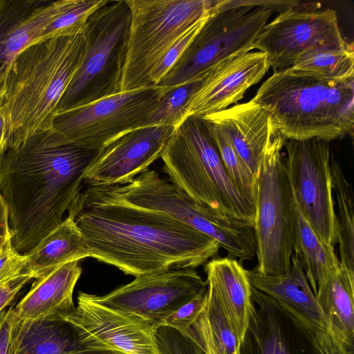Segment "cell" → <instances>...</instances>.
I'll use <instances>...</instances> for the list:
<instances>
[{"mask_svg": "<svg viewBox=\"0 0 354 354\" xmlns=\"http://www.w3.org/2000/svg\"><path fill=\"white\" fill-rule=\"evenodd\" d=\"M274 12L266 7L212 9L202 28L156 86H178L250 52Z\"/></svg>", "mask_w": 354, "mask_h": 354, "instance_id": "8fae6325", "label": "cell"}, {"mask_svg": "<svg viewBox=\"0 0 354 354\" xmlns=\"http://www.w3.org/2000/svg\"><path fill=\"white\" fill-rule=\"evenodd\" d=\"M207 286L215 292L240 343L253 310L247 270L236 259L213 258L205 264Z\"/></svg>", "mask_w": 354, "mask_h": 354, "instance_id": "cb8c5ba5", "label": "cell"}, {"mask_svg": "<svg viewBox=\"0 0 354 354\" xmlns=\"http://www.w3.org/2000/svg\"><path fill=\"white\" fill-rule=\"evenodd\" d=\"M212 71L178 86L164 88L162 100L145 127L167 125L176 127L180 124L186 118V108L189 99Z\"/></svg>", "mask_w": 354, "mask_h": 354, "instance_id": "1f68e13d", "label": "cell"}, {"mask_svg": "<svg viewBox=\"0 0 354 354\" xmlns=\"http://www.w3.org/2000/svg\"><path fill=\"white\" fill-rule=\"evenodd\" d=\"M205 122L230 177L238 189L256 206V178L223 131L216 125Z\"/></svg>", "mask_w": 354, "mask_h": 354, "instance_id": "4dcf8cb0", "label": "cell"}, {"mask_svg": "<svg viewBox=\"0 0 354 354\" xmlns=\"http://www.w3.org/2000/svg\"><path fill=\"white\" fill-rule=\"evenodd\" d=\"M86 189L104 198L165 214L211 237L230 257L239 254L250 238L247 223L221 216L195 203L155 170L148 169L124 185L87 187Z\"/></svg>", "mask_w": 354, "mask_h": 354, "instance_id": "30bf717a", "label": "cell"}, {"mask_svg": "<svg viewBox=\"0 0 354 354\" xmlns=\"http://www.w3.org/2000/svg\"><path fill=\"white\" fill-rule=\"evenodd\" d=\"M98 151L53 145L41 133L0 156V190L17 252L28 253L62 223Z\"/></svg>", "mask_w": 354, "mask_h": 354, "instance_id": "7a4b0ae2", "label": "cell"}, {"mask_svg": "<svg viewBox=\"0 0 354 354\" xmlns=\"http://www.w3.org/2000/svg\"><path fill=\"white\" fill-rule=\"evenodd\" d=\"M16 344V354H124L61 316L17 317Z\"/></svg>", "mask_w": 354, "mask_h": 354, "instance_id": "d6986e66", "label": "cell"}, {"mask_svg": "<svg viewBox=\"0 0 354 354\" xmlns=\"http://www.w3.org/2000/svg\"><path fill=\"white\" fill-rule=\"evenodd\" d=\"M286 139L279 132L266 148L257 177L254 234L261 274L281 275L290 268L295 201L282 150Z\"/></svg>", "mask_w": 354, "mask_h": 354, "instance_id": "9c48e42d", "label": "cell"}, {"mask_svg": "<svg viewBox=\"0 0 354 354\" xmlns=\"http://www.w3.org/2000/svg\"><path fill=\"white\" fill-rule=\"evenodd\" d=\"M66 319L124 354H159L156 330L97 303L91 294L79 292L77 305Z\"/></svg>", "mask_w": 354, "mask_h": 354, "instance_id": "ac0fdd59", "label": "cell"}, {"mask_svg": "<svg viewBox=\"0 0 354 354\" xmlns=\"http://www.w3.org/2000/svg\"><path fill=\"white\" fill-rule=\"evenodd\" d=\"M68 0H0V66L39 40L41 33Z\"/></svg>", "mask_w": 354, "mask_h": 354, "instance_id": "7402d4cb", "label": "cell"}, {"mask_svg": "<svg viewBox=\"0 0 354 354\" xmlns=\"http://www.w3.org/2000/svg\"><path fill=\"white\" fill-rule=\"evenodd\" d=\"M160 158L169 180L193 201L254 227L256 206L230 177L203 118L189 116L174 127Z\"/></svg>", "mask_w": 354, "mask_h": 354, "instance_id": "5b68a950", "label": "cell"}, {"mask_svg": "<svg viewBox=\"0 0 354 354\" xmlns=\"http://www.w3.org/2000/svg\"><path fill=\"white\" fill-rule=\"evenodd\" d=\"M290 8L267 24L253 49L264 53L270 67L277 71L292 66L308 52L324 47H345L335 10L315 6Z\"/></svg>", "mask_w": 354, "mask_h": 354, "instance_id": "5bb4252c", "label": "cell"}, {"mask_svg": "<svg viewBox=\"0 0 354 354\" xmlns=\"http://www.w3.org/2000/svg\"><path fill=\"white\" fill-rule=\"evenodd\" d=\"M163 95L162 87H143L59 111L52 129L41 133L42 138L53 145L100 151L121 136L145 127Z\"/></svg>", "mask_w": 354, "mask_h": 354, "instance_id": "52a82bcc", "label": "cell"}, {"mask_svg": "<svg viewBox=\"0 0 354 354\" xmlns=\"http://www.w3.org/2000/svg\"><path fill=\"white\" fill-rule=\"evenodd\" d=\"M320 354H354V347L331 335L327 332L315 333Z\"/></svg>", "mask_w": 354, "mask_h": 354, "instance_id": "ab89813d", "label": "cell"}, {"mask_svg": "<svg viewBox=\"0 0 354 354\" xmlns=\"http://www.w3.org/2000/svg\"><path fill=\"white\" fill-rule=\"evenodd\" d=\"M131 10L122 91L149 87L165 53L214 6L212 0H126Z\"/></svg>", "mask_w": 354, "mask_h": 354, "instance_id": "ba28073f", "label": "cell"}, {"mask_svg": "<svg viewBox=\"0 0 354 354\" xmlns=\"http://www.w3.org/2000/svg\"><path fill=\"white\" fill-rule=\"evenodd\" d=\"M90 257L138 277L205 265L219 243L165 214L81 192L68 210Z\"/></svg>", "mask_w": 354, "mask_h": 354, "instance_id": "6da1fadb", "label": "cell"}, {"mask_svg": "<svg viewBox=\"0 0 354 354\" xmlns=\"http://www.w3.org/2000/svg\"><path fill=\"white\" fill-rule=\"evenodd\" d=\"M33 278L27 269L0 286V314L11 305L18 292Z\"/></svg>", "mask_w": 354, "mask_h": 354, "instance_id": "f35d334b", "label": "cell"}, {"mask_svg": "<svg viewBox=\"0 0 354 354\" xmlns=\"http://www.w3.org/2000/svg\"><path fill=\"white\" fill-rule=\"evenodd\" d=\"M131 10L124 0L106 1L84 28L82 63L64 93L57 111L84 105L122 91Z\"/></svg>", "mask_w": 354, "mask_h": 354, "instance_id": "8992f818", "label": "cell"}, {"mask_svg": "<svg viewBox=\"0 0 354 354\" xmlns=\"http://www.w3.org/2000/svg\"><path fill=\"white\" fill-rule=\"evenodd\" d=\"M252 301L239 354H320L315 333L276 300L252 286Z\"/></svg>", "mask_w": 354, "mask_h": 354, "instance_id": "2e32d148", "label": "cell"}, {"mask_svg": "<svg viewBox=\"0 0 354 354\" xmlns=\"http://www.w3.org/2000/svg\"><path fill=\"white\" fill-rule=\"evenodd\" d=\"M105 0H69L66 8L42 31L40 39L82 32L92 13Z\"/></svg>", "mask_w": 354, "mask_h": 354, "instance_id": "d6a6232c", "label": "cell"}, {"mask_svg": "<svg viewBox=\"0 0 354 354\" xmlns=\"http://www.w3.org/2000/svg\"><path fill=\"white\" fill-rule=\"evenodd\" d=\"M290 263L289 272L281 275L261 274L254 268L247 270L251 286L273 298L315 333L327 332L335 337L294 253Z\"/></svg>", "mask_w": 354, "mask_h": 354, "instance_id": "44dd1931", "label": "cell"}, {"mask_svg": "<svg viewBox=\"0 0 354 354\" xmlns=\"http://www.w3.org/2000/svg\"><path fill=\"white\" fill-rule=\"evenodd\" d=\"M17 316L14 307L0 314V354H16V329Z\"/></svg>", "mask_w": 354, "mask_h": 354, "instance_id": "74e56055", "label": "cell"}, {"mask_svg": "<svg viewBox=\"0 0 354 354\" xmlns=\"http://www.w3.org/2000/svg\"><path fill=\"white\" fill-rule=\"evenodd\" d=\"M207 289L196 269H171L136 277L103 296L97 303L145 322L155 330L183 304Z\"/></svg>", "mask_w": 354, "mask_h": 354, "instance_id": "4fadbf2b", "label": "cell"}, {"mask_svg": "<svg viewBox=\"0 0 354 354\" xmlns=\"http://www.w3.org/2000/svg\"><path fill=\"white\" fill-rule=\"evenodd\" d=\"M315 295L335 337L354 347V273L340 265L317 286Z\"/></svg>", "mask_w": 354, "mask_h": 354, "instance_id": "484cf974", "label": "cell"}, {"mask_svg": "<svg viewBox=\"0 0 354 354\" xmlns=\"http://www.w3.org/2000/svg\"><path fill=\"white\" fill-rule=\"evenodd\" d=\"M333 192L337 200V243L340 265L354 273V216L353 191L339 162L333 154L330 158Z\"/></svg>", "mask_w": 354, "mask_h": 354, "instance_id": "f1b7e54d", "label": "cell"}, {"mask_svg": "<svg viewBox=\"0 0 354 354\" xmlns=\"http://www.w3.org/2000/svg\"><path fill=\"white\" fill-rule=\"evenodd\" d=\"M26 255V269L36 279L64 263L90 257V252L73 217L68 214L58 227Z\"/></svg>", "mask_w": 354, "mask_h": 354, "instance_id": "d4e9b609", "label": "cell"}, {"mask_svg": "<svg viewBox=\"0 0 354 354\" xmlns=\"http://www.w3.org/2000/svg\"><path fill=\"white\" fill-rule=\"evenodd\" d=\"M174 127L149 126L127 133L100 150L87 169V187L124 185L149 169L165 147Z\"/></svg>", "mask_w": 354, "mask_h": 354, "instance_id": "9a60e30c", "label": "cell"}, {"mask_svg": "<svg viewBox=\"0 0 354 354\" xmlns=\"http://www.w3.org/2000/svg\"><path fill=\"white\" fill-rule=\"evenodd\" d=\"M290 68L299 75L324 80L354 79L353 45L315 49L303 55Z\"/></svg>", "mask_w": 354, "mask_h": 354, "instance_id": "f546056e", "label": "cell"}, {"mask_svg": "<svg viewBox=\"0 0 354 354\" xmlns=\"http://www.w3.org/2000/svg\"><path fill=\"white\" fill-rule=\"evenodd\" d=\"M11 239H8L0 250V286L24 272L28 264L26 255L15 250Z\"/></svg>", "mask_w": 354, "mask_h": 354, "instance_id": "8d00e7d4", "label": "cell"}, {"mask_svg": "<svg viewBox=\"0 0 354 354\" xmlns=\"http://www.w3.org/2000/svg\"><path fill=\"white\" fill-rule=\"evenodd\" d=\"M82 274L80 261L64 263L36 279L28 293L14 308L23 320L48 316L67 318L74 310L73 294Z\"/></svg>", "mask_w": 354, "mask_h": 354, "instance_id": "603a6c76", "label": "cell"}, {"mask_svg": "<svg viewBox=\"0 0 354 354\" xmlns=\"http://www.w3.org/2000/svg\"><path fill=\"white\" fill-rule=\"evenodd\" d=\"M292 249L305 272L314 294L317 286L340 267L334 247L326 245L317 236L296 204L292 223Z\"/></svg>", "mask_w": 354, "mask_h": 354, "instance_id": "83f0119b", "label": "cell"}, {"mask_svg": "<svg viewBox=\"0 0 354 354\" xmlns=\"http://www.w3.org/2000/svg\"><path fill=\"white\" fill-rule=\"evenodd\" d=\"M155 333L159 354H205L193 341L171 327L160 326Z\"/></svg>", "mask_w": 354, "mask_h": 354, "instance_id": "e575fe53", "label": "cell"}, {"mask_svg": "<svg viewBox=\"0 0 354 354\" xmlns=\"http://www.w3.org/2000/svg\"><path fill=\"white\" fill-rule=\"evenodd\" d=\"M267 55L248 52L214 68L189 99L186 118H203L236 104L270 68Z\"/></svg>", "mask_w": 354, "mask_h": 354, "instance_id": "e0dca14e", "label": "cell"}, {"mask_svg": "<svg viewBox=\"0 0 354 354\" xmlns=\"http://www.w3.org/2000/svg\"><path fill=\"white\" fill-rule=\"evenodd\" d=\"M285 164L297 207L326 245L337 243V218L330 174L329 142L287 140Z\"/></svg>", "mask_w": 354, "mask_h": 354, "instance_id": "7c38bea8", "label": "cell"}, {"mask_svg": "<svg viewBox=\"0 0 354 354\" xmlns=\"http://www.w3.org/2000/svg\"><path fill=\"white\" fill-rule=\"evenodd\" d=\"M252 100L268 110L286 140L353 137L354 79L308 77L289 67L275 71Z\"/></svg>", "mask_w": 354, "mask_h": 354, "instance_id": "277c9868", "label": "cell"}, {"mask_svg": "<svg viewBox=\"0 0 354 354\" xmlns=\"http://www.w3.org/2000/svg\"><path fill=\"white\" fill-rule=\"evenodd\" d=\"M84 30L37 40L0 66L5 151L52 129L61 99L84 57Z\"/></svg>", "mask_w": 354, "mask_h": 354, "instance_id": "3957f363", "label": "cell"}, {"mask_svg": "<svg viewBox=\"0 0 354 354\" xmlns=\"http://www.w3.org/2000/svg\"><path fill=\"white\" fill-rule=\"evenodd\" d=\"M6 122V118L3 109L0 106V156L5 151Z\"/></svg>", "mask_w": 354, "mask_h": 354, "instance_id": "b9f144b4", "label": "cell"}, {"mask_svg": "<svg viewBox=\"0 0 354 354\" xmlns=\"http://www.w3.org/2000/svg\"><path fill=\"white\" fill-rule=\"evenodd\" d=\"M202 118L223 131L257 179L264 152L278 133L268 110L251 100Z\"/></svg>", "mask_w": 354, "mask_h": 354, "instance_id": "ffe728a7", "label": "cell"}, {"mask_svg": "<svg viewBox=\"0 0 354 354\" xmlns=\"http://www.w3.org/2000/svg\"><path fill=\"white\" fill-rule=\"evenodd\" d=\"M10 238H12V234L9 226L8 209L0 190V250Z\"/></svg>", "mask_w": 354, "mask_h": 354, "instance_id": "60d3db41", "label": "cell"}, {"mask_svg": "<svg viewBox=\"0 0 354 354\" xmlns=\"http://www.w3.org/2000/svg\"><path fill=\"white\" fill-rule=\"evenodd\" d=\"M209 14L196 22L165 53L149 75V86H156L166 75L202 28Z\"/></svg>", "mask_w": 354, "mask_h": 354, "instance_id": "836d02e7", "label": "cell"}, {"mask_svg": "<svg viewBox=\"0 0 354 354\" xmlns=\"http://www.w3.org/2000/svg\"><path fill=\"white\" fill-rule=\"evenodd\" d=\"M183 335L193 341L205 354H239L240 341L215 292L208 286L202 310Z\"/></svg>", "mask_w": 354, "mask_h": 354, "instance_id": "4316f807", "label": "cell"}, {"mask_svg": "<svg viewBox=\"0 0 354 354\" xmlns=\"http://www.w3.org/2000/svg\"><path fill=\"white\" fill-rule=\"evenodd\" d=\"M207 297V289L180 306L165 321L163 326L183 333L196 320L202 310Z\"/></svg>", "mask_w": 354, "mask_h": 354, "instance_id": "d590c367", "label": "cell"}]
</instances>
